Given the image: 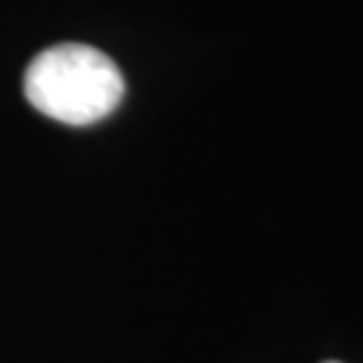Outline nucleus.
Wrapping results in <instances>:
<instances>
[{
  "label": "nucleus",
  "mask_w": 363,
  "mask_h": 363,
  "mask_svg": "<svg viewBox=\"0 0 363 363\" xmlns=\"http://www.w3.org/2000/svg\"><path fill=\"white\" fill-rule=\"evenodd\" d=\"M25 97L43 116L86 127L116 111L124 78L108 54L84 43H60L30 62Z\"/></svg>",
  "instance_id": "nucleus-1"
},
{
  "label": "nucleus",
  "mask_w": 363,
  "mask_h": 363,
  "mask_svg": "<svg viewBox=\"0 0 363 363\" xmlns=\"http://www.w3.org/2000/svg\"><path fill=\"white\" fill-rule=\"evenodd\" d=\"M331 363H334V361H331Z\"/></svg>",
  "instance_id": "nucleus-2"
}]
</instances>
